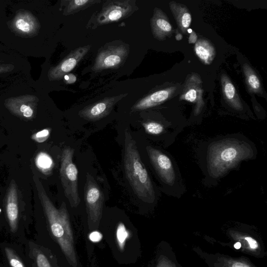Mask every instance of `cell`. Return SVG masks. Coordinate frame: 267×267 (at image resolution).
Wrapping results in <instances>:
<instances>
[{
  "instance_id": "83f0119b",
  "label": "cell",
  "mask_w": 267,
  "mask_h": 267,
  "mask_svg": "<svg viewBox=\"0 0 267 267\" xmlns=\"http://www.w3.org/2000/svg\"><path fill=\"white\" fill-rule=\"evenodd\" d=\"M197 91L194 89H189L185 94V99L189 102H194L197 99Z\"/></svg>"
},
{
  "instance_id": "ba28073f",
  "label": "cell",
  "mask_w": 267,
  "mask_h": 267,
  "mask_svg": "<svg viewBox=\"0 0 267 267\" xmlns=\"http://www.w3.org/2000/svg\"><path fill=\"white\" fill-rule=\"evenodd\" d=\"M129 47L122 45L109 47L98 54L93 66L94 72L119 68L128 56Z\"/></svg>"
},
{
  "instance_id": "5bb4252c",
  "label": "cell",
  "mask_w": 267,
  "mask_h": 267,
  "mask_svg": "<svg viewBox=\"0 0 267 267\" xmlns=\"http://www.w3.org/2000/svg\"><path fill=\"white\" fill-rule=\"evenodd\" d=\"M168 90H161L141 99L131 108L132 111H142L158 106L168 99L170 92Z\"/></svg>"
},
{
  "instance_id": "8fae6325",
  "label": "cell",
  "mask_w": 267,
  "mask_h": 267,
  "mask_svg": "<svg viewBox=\"0 0 267 267\" xmlns=\"http://www.w3.org/2000/svg\"><path fill=\"white\" fill-rule=\"evenodd\" d=\"M146 150L151 163L162 181L169 185H174L176 174L169 157L151 146H147Z\"/></svg>"
},
{
  "instance_id": "ffe728a7",
  "label": "cell",
  "mask_w": 267,
  "mask_h": 267,
  "mask_svg": "<svg viewBox=\"0 0 267 267\" xmlns=\"http://www.w3.org/2000/svg\"><path fill=\"white\" fill-rule=\"evenodd\" d=\"M5 252L9 263L11 267H26L21 259L13 250L6 247Z\"/></svg>"
},
{
  "instance_id": "f1b7e54d",
  "label": "cell",
  "mask_w": 267,
  "mask_h": 267,
  "mask_svg": "<svg viewBox=\"0 0 267 267\" xmlns=\"http://www.w3.org/2000/svg\"><path fill=\"white\" fill-rule=\"evenodd\" d=\"M15 66L12 64H0V74L12 72Z\"/></svg>"
},
{
  "instance_id": "8992f818",
  "label": "cell",
  "mask_w": 267,
  "mask_h": 267,
  "mask_svg": "<svg viewBox=\"0 0 267 267\" xmlns=\"http://www.w3.org/2000/svg\"><path fill=\"white\" fill-rule=\"evenodd\" d=\"M138 9L135 0L107 1L95 17L96 25L102 26L122 21Z\"/></svg>"
},
{
  "instance_id": "d4e9b609",
  "label": "cell",
  "mask_w": 267,
  "mask_h": 267,
  "mask_svg": "<svg viewBox=\"0 0 267 267\" xmlns=\"http://www.w3.org/2000/svg\"><path fill=\"white\" fill-rule=\"evenodd\" d=\"M224 91L228 100H232L236 93L235 87L230 82L226 83L224 86Z\"/></svg>"
},
{
  "instance_id": "7402d4cb",
  "label": "cell",
  "mask_w": 267,
  "mask_h": 267,
  "mask_svg": "<svg viewBox=\"0 0 267 267\" xmlns=\"http://www.w3.org/2000/svg\"><path fill=\"white\" fill-rule=\"evenodd\" d=\"M51 132L50 128H46L39 131L31 136V139L38 143H42L46 141L49 138Z\"/></svg>"
},
{
  "instance_id": "2e32d148",
  "label": "cell",
  "mask_w": 267,
  "mask_h": 267,
  "mask_svg": "<svg viewBox=\"0 0 267 267\" xmlns=\"http://www.w3.org/2000/svg\"><path fill=\"white\" fill-rule=\"evenodd\" d=\"M66 3L64 9V15H69L84 10L88 7L98 3L101 1L98 0H70L65 2Z\"/></svg>"
},
{
  "instance_id": "4316f807",
  "label": "cell",
  "mask_w": 267,
  "mask_h": 267,
  "mask_svg": "<svg viewBox=\"0 0 267 267\" xmlns=\"http://www.w3.org/2000/svg\"><path fill=\"white\" fill-rule=\"evenodd\" d=\"M103 237L102 234L97 231L90 233L89 236V240L94 243L100 242L103 239Z\"/></svg>"
},
{
  "instance_id": "7a4b0ae2",
  "label": "cell",
  "mask_w": 267,
  "mask_h": 267,
  "mask_svg": "<svg viewBox=\"0 0 267 267\" xmlns=\"http://www.w3.org/2000/svg\"><path fill=\"white\" fill-rule=\"evenodd\" d=\"M124 166L126 177L136 195L146 203H153L155 193L142 162L137 143L128 129L125 131Z\"/></svg>"
},
{
  "instance_id": "9c48e42d",
  "label": "cell",
  "mask_w": 267,
  "mask_h": 267,
  "mask_svg": "<svg viewBox=\"0 0 267 267\" xmlns=\"http://www.w3.org/2000/svg\"><path fill=\"white\" fill-rule=\"evenodd\" d=\"M9 27L16 34L25 37L37 35L41 28L37 18L30 12L20 10L10 22Z\"/></svg>"
},
{
  "instance_id": "d6986e66",
  "label": "cell",
  "mask_w": 267,
  "mask_h": 267,
  "mask_svg": "<svg viewBox=\"0 0 267 267\" xmlns=\"http://www.w3.org/2000/svg\"><path fill=\"white\" fill-rule=\"evenodd\" d=\"M129 232L123 223H120L116 231V239L119 249L123 251L128 239L129 238Z\"/></svg>"
},
{
  "instance_id": "30bf717a",
  "label": "cell",
  "mask_w": 267,
  "mask_h": 267,
  "mask_svg": "<svg viewBox=\"0 0 267 267\" xmlns=\"http://www.w3.org/2000/svg\"><path fill=\"white\" fill-rule=\"evenodd\" d=\"M91 46L79 47L73 50L68 56L65 57L59 64L52 67L48 74L50 81H59L72 71L79 63L87 54Z\"/></svg>"
},
{
  "instance_id": "603a6c76",
  "label": "cell",
  "mask_w": 267,
  "mask_h": 267,
  "mask_svg": "<svg viewBox=\"0 0 267 267\" xmlns=\"http://www.w3.org/2000/svg\"><path fill=\"white\" fill-rule=\"evenodd\" d=\"M176 18L178 22L179 26L183 29L188 28L191 23V15L188 12H183L181 14L178 13Z\"/></svg>"
},
{
  "instance_id": "ac0fdd59",
  "label": "cell",
  "mask_w": 267,
  "mask_h": 267,
  "mask_svg": "<svg viewBox=\"0 0 267 267\" xmlns=\"http://www.w3.org/2000/svg\"><path fill=\"white\" fill-rule=\"evenodd\" d=\"M195 51L197 56L206 63H208L213 58L214 49L207 43H199L196 45Z\"/></svg>"
},
{
  "instance_id": "e0dca14e",
  "label": "cell",
  "mask_w": 267,
  "mask_h": 267,
  "mask_svg": "<svg viewBox=\"0 0 267 267\" xmlns=\"http://www.w3.org/2000/svg\"><path fill=\"white\" fill-rule=\"evenodd\" d=\"M35 164L37 169L43 174H49L53 169V162L47 154L41 152L35 158Z\"/></svg>"
},
{
  "instance_id": "836d02e7",
  "label": "cell",
  "mask_w": 267,
  "mask_h": 267,
  "mask_svg": "<svg viewBox=\"0 0 267 267\" xmlns=\"http://www.w3.org/2000/svg\"><path fill=\"white\" fill-rule=\"evenodd\" d=\"M242 244L240 242L236 243L235 245H234V247H235L236 250H239L241 248Z\"/></svg>"
},
{
  "instance_id": "52a82bcc",
  "label": "cell",
  "mask_w": 267,
  "mask_h": 267,
  "mask_svg": "<svg viewBox=\"0 0 267 267\" xmlns=\"http://www.w3.org/2000/svg\"><path fill=\"white\" fill-rule=\"evenodd\" d=\"M39 101L35 95L25 94L7 99L5 105L13 115L25 121H31L36 117Z\"/></svg>"
},
{
  "instance_id": "44dd1931",
  "label": "cell",
  "mask_w": 267,
  "mask_h": 267,
  "mask_svg": "<svg viewBox=\"0 0 267 267\" xmlns=\"http://www.w3.org/2000/svg\"><path fill=\"white\" fill-rule=\"evenodd\" d=\"M146 131L151 135H159L164 130L163 126L155 122H149L143 124Z\"/></svg>"
},
{
  "instance_id": "4fadbf2b",
  "label": "cell",
  "mask_w": 267,
  "mask_h": 267,
  "mask_svg": "<svg viewBox=\"0 0 267 267\" xmlns=\"http://www.w3.org/2000/svg\"><path fill=\"white\" fill-rule=\"evenodd\" d=\"M5 208L11 231L15 233L20 217L18 187L14 180L9 185L5 198Z\"/></svg>"
},
{
  "instance_id": "3957f363",
  "label": "cell",
  "mask_w": 267,
  "mask_h": 267,
  "mask_svg": "<svg viewBox=\"0 0 267 267\" xmlns=\"http://www.w3.org/2000/svg\"><path fill=\"white\" fill-rule=\"evenodd\" d=\"M252 154L248 144L236 140L215 143L208 150V171L212 177L219 178Z\"/></svg>"
},
{
  "instance_id": "9a60e30c",
  "label": "cell",
  "mask_w": 267,
  "mask_h": 267,
  "mask_svg": "<svg viewBox=\"0 0 267 267\" xmlns=\"http://www.w3.org/2000/svg\"><path fill=\"white\" fill-rule=\"evenodd\" d=\"M151 25L153 34L158 39L163 38L173 30L171 25L166 20L162 12L157 9L151 19Z\"/></svg>"
},
{
  "instance_id": "8d00e7d4",
  "label": "cell",
  "mask_w": 267,
  "mask_h": 267,
  "mask_svg": "<svg viewBox=\"0 0 267 267\" xmlns=\"http://www.w3.org/2000/svg\"><path fill=\"white\" fill-rule=\"evenodd\" d=\"M157 267H162L160 264H158V265L157 266Z\"/></svg>"
},
{
  "instance_id": "484cf974",
  "label": "cell",
  "mask_w": 267,
  "mask_h": 267,
  "mask_svg": "<svg viewBox=\"0 0 267 267\" xmlns=\"http://www.w3.org/2000/svg\"><path fill=\"white\" fill-rule=\"evenodd\" d=\"M248 83L250 86L254 90H258L260 87V83L259 79L255 74H250L247 78Z\"/></svg>"
},
{
  "instance_id": "277c9868",
  "label": "cell",
  "mask_w": 267,
  "mask_h": 267,
  "mask_svg": "<svg viewBox=\"0 0 267 267\" xmlns=\"http://www.w3.org/2000/svg\"><path fill=\"white\" fill-rule=\"evenodd\" d=\"M74 149L64 148L61 156L60 178L64 194L71 206L76 208L81 203L78 188V170L73 162Z\"/></svg>"
},
{
  "instance_id": "cb8c5ba5",
  "label": "cell",
  "mask_w": 267,
  "mask_h": 267,
  "mask_svg": "<svg viewBox=\"0 0 267 267\" xmlns=\"http://www.w3.org/2000/svg\"><path fill=\"white\" fill-rule=\"evenodd\" d=\"M36 262L37 267H51L47 257L41 252L36 254Z\"/></svg>"
},
{
  "instance_id": "6da1fadb",
  "label": "cell",
  "mask_w": 267,
  "mask_h": 267,
  "mask_svg": "<svg viewBox=\"0 0 267 267\" xmlns=\"http://www.w3.org/2000/svg\"><path fill=\"white\" fill-rule=\"evenodd\" d=\"M33 180L52 236L60 246L68 262L72 267H78L73 232L66 204L63 202L60 208L57 209L36 175L33 176Z\"/></svg>"
},
{
  "instance_id": "d6a6232c",
  "label": "cell",
  "mask_w": 267,
  "mask_h": 267,
  "mask_svg": "<svg viewBox=\"0 0 267 267\" xmlns=\"http://www.w3.org/2000/svg\"><path fill=\"white\" fill-rule=\"evenodd\" d=\"M197 40V36L193 31L190 33V35L189 36V42L190 44H194L196 42Z\"/></svg>"
},
{
  "instance_id": "d590c367",
  "label": "cell",
  "mask_w": 267,
  "mask_h": 267,
  "mask_svg": "<svg viewBox=\"0 0 267 267\" xmlns=\"http://www.w3.org/2000/svg\"><path fill=\"white\" fill-rule=\"evenodd\" d=\"M187 31L188 33H191L193 32V30L191 29H188Z\"/></svg>"
},
{
  "instance_id": "7c38bea8",
  "label": "cell",
  "mask_w": 267,
  "mask_h": 267,
  "mask_svg": "<svg viewBox=\"0 0 267 267\" xmlns=\"http://www.w3.org/2000/svg\"><path fill=\"white\" fill-rule=\"evenodd\" d=\"M127 94L116 97H107L100 101L88 106L79 112L81 118L91 121H96L107 116L115 105Z\"/></svg>"
},
{
  "instance_id": "f546056e",
  "label": "cell",
  "mask_w": 267,
  "mask_h": 267,
  "mask_svg": "<svg viewBox=\"0 0 267 267\" xmlns=\"http://www.w3.org/2000/svg\"><path fill=\"white\" fill-rule=\"evenodd\" d=\"M244 239L247 242L250 249L256 250L258 249L259 245L256 240L249 237H245Z\"/></svg>"
},
{
  "instance_id": "5b68a950",
  "label": "cell",
  "mask_w": 267,
  "mask_h": 267,
  "mask_svg": "<svg viewBox=\"0 0 267 267\" xmlns=\"http://www.w3.org/2000/svg\"><path fill=\"white\" fill-rule=\"evenodd\" d=\"M84 196L89 228L96 230L102 218L105 197L101 188L88 173L86 176Z\"/></svg>"
},
{
  "instance_id": "4dcf8cb0",
  "label": "cell",
  "mask_w": 267,
  "mask_h": 267,
  "mask_svg": "<svg viewBox=\"0 0 267 267\" xmlns=\"http://www.w3.org/2000/svg\"><path fill=\"white\" fill-rule=\"evenodd\" d=\"M65 80L67 84H72L77 81V78L73 74H70L64 77Z\"/></svg>"
},
{
  "instance_id": "e575fe53",
  "label": "cell",
  "mask_w": 267,
  "mask_h": 267,
  "mask_svg": "<svg viewBox=\"0 0 267 267\" xmlns=\"http://www.w3.org/2000/svg\"><path fill=\"white\" fill-rule=\"evenodd\" d=\"M183 37L182 36L181 34H178L177 36H176V39L177 41H181Z\"/></svg>"
},
{
  "instance_id": "1f68e13d",
  "label": "cell",
  "mask_w": 267,
  "mask_h": 267,
  "mask_svg": "<svg viewBox=\"0 0 267 267\" xmlns=\"http://www.w3.org/2000/svg\"><path fill=\"white\" fill-rule=\"evenodd\" d=\"M231 267H251L248 264L241 262H234Z\"/></svg>"
}]
</instances>
